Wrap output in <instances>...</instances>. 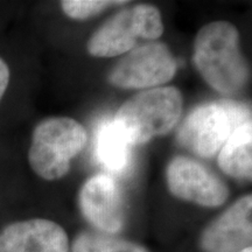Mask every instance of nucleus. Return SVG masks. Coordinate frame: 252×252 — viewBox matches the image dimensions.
<instances>
[{"mask_svg": "<svg viewBox=\"0 0 252 252\" xmlns=\"http://www.w3.org/2000/svg\"><path fill=\"white\" fill-rule=\"evenodd\" d=\"M176 61L165 43L150 42L133 48L109 75V82L121 89H153L174 77Z\"/></svg>", "mask_w": 252, "mask_h": 252, "instance_id": "6", "label": "nucleus"}, {"mask_svg": "<svg viewBox=\"0 0 252 252\" xmlns=\"http://www.w3.org/2000/svg\"><path fill=\"white\" fill-rule=\"evenodd\" d=\"M241 252H252V248H248V249H245V250L241 251Z\"/></svg>", "mask_w": 252, "mask_h": 252, "instance_id": "16", "label": "nucleus"}, {"mask_svg": "<svg viewBox=\"0 0 252 252\" xmlns=\"http://www.w3.org/2000/svg\"><path fill=\"white\" fill-rule=\"evenodd\" d=\"M88 141L86 128L69 117L47 118L36 125L28 151V162L36 175L48 181L68 174L70 162Z\"/></svg>", "mask_w": 252, "mask_h": 252, "instance_id": "3", "label": "nucleus"}, {"mask_svg": "<svg viewBox=\"0 0 252 252\" xmlns=\"http://www.w3.org/2000/svg\"><path fill=\"white\" fill-rule=\"evenodd\" d=\"M161 13L156 6L139 4L110 18L90 37L88 52L94 58H115L135 48L138 37L157 40L162 35Z\"/></svg>", "mask_w": 252, "mask_h": 252, "instance_id": "5", "label": "nucleus"}, {"mask_svg": "<svg viewBox=\"0 0 252 252\" xmlns=\"http://www.w3.org/2000/svg\"><path fill=\"white\" fill-rule=\"evenodd\" d=\"M193 61L203 80L224 96H234L247 86L249 68L239 33L228 21H214L198 31Z\"/></svg>", "mask_w": 252, "mask_h": 252, "instance_id": "1", "label": "nucleus"}, {"mask_svg": "<svg viewBox=\"0 0 252 252\" xmlns=\"http://www.w3.org/2000/svg\"><path fill=\"white\" fill-rule=\"evenodd\" d=\"M78 204L82 215L98 232L116 235L125 222L122 190L111 175L97 174L82 186Z\"/></svg>", "mask_w": 252, "mask_h": 252, "instance_id": "8", "label": "nucleus"}, {"mask_svg": "<svg viewBox=\"0 0 252 252\" xmlns=\"http://www.w3.org/2000/svg\"><path fill=\"white\" fill-rule=\"evenodd\" d=\"M94 154L100 165L112 174H122L130 166L131 145L113 119H105L97 127Z\"/></svg>", "mask_w": 252, "mask_h": 252, "instance_id": "11", "label": "nucleus"}, {"mask_svg": "<svg viewBox=\"0 0 252 252\" xmlns=\"http://www.w3.org/2000/svg\"><path fill=\"white\" fill-rule=\"evenodd\" d=\"M126 1L117 0H63L61 7L65 15L76 20H84L94 15H97L104 9L112 6L124 5Z\"/></svg>", "mask_w": 252, "mask_h": 252, "instance_id": "14", "label": "nucleus"}, {"mask_svg": "<svg viewBox=\"0 0 252 252\" xmlns=\"http://www.w3.org/2000/svg\"><path fill=\"white\" fill-rule=\"evenodd\" d=\"M252 196L245 195L203 230L200 238L204 252H241L251 248Z\"/></svg>", "mask_w": 252, "mask_h": 252, "instance_id": "9", "label": "nucleus"}, {"mask_svg": "<svg viewBox=\"0 0 252 252\" xmlns=\"http://www.w3.org/2000/svg\"><path fill=\"white\" fill-rule=\"evenodd\" d=\"M71 252H150L143 245L98 231H83L76 236Z\"/></svg>", "mask_w": 252, "mask_h": 252, "instance_id": "13", "label": "nucleus"}, {"mask_svg": "<svg viewBox=\"0 0 252 252\" xmlns=\"http://www.w3.org/2000/svg\"><path fill=\"white\" fill-rule=\"evenodd\" d=\"M251 121V110L243 103L223 99L195 108L182 123L178 141L198 157L212 158L244 123Z\"/></svg>", "mask_w": 252, "mask_h": 252, "instance_id": "4", "label": "nucleus"}, {"mask_svg": "<svg viewBox=\"0 0 252 252\" xmlns=\"http://www.w3.org/2000/svg\"><path fill=\"white\" fill-rule=\"evenodd\" d=\"M167 186L175 197L198 206L215 208L229 197V188L219 176L187 157H175L166 169Z\"/></svg>", "mask_w": 252, "mask_h": 252, "instance_id": "7", "label": "nucleus"}, {"mask_svg": "<svg viewBox=\"0 0 252 252\" xmlns=\"http://www.w3.org/2000/svg\"><path fill=\"white\" fill-rule=\"evenodd\" d=\"M252 123L239 126L219 154V165L225 174L235 179L251 180L252 176Z\"/></svg>", "mask_w": 252, "mask_h": 252, "instance_id": "12", "label": "nucleus"}, {"mask_svg": "<svg viewBox=\"0 0 252 252\" xmlns=\"http://www.w3.org/2000/svg\"><path fill=\"white\" fill-rule=\"evenodd\" d=\"M184 98L174 87L144 90L123 104L113 122L131 146L168 133L180 121Z\"/></svg>", "mask_w": 252, "mask_h": 252, "instance_id": "2", "label": "nucleus"}, {"mask_svg": "<svg viewBox=\"0 0 252 252\" xmlns=\"http://www.w3.org/2000/svg\"><path fill=\"white\" fill-rule=\"evenodd\" d=\"M9 77H11V72H9L7 63L0 58V100L2 99L6 90H7Z\"/></svg>", "mask_w": 252, "mask_h": 252, "instance_id": "15", "label": "nucleus"}, {"mask_svg": "<svg viewBox=\"0 0 252 252\" xmlns=\"http://www.w3.org/2000/svg\"><path fill=\"white\" fill-rule=\"evenodd\" d=\"M65 230L54 220L32 219L0 229V252H69Z\"/></svg>", "mask_w": 252, "mask_h": 252, "instance_id": "10", "label": "nucleus"}]
</instances>
